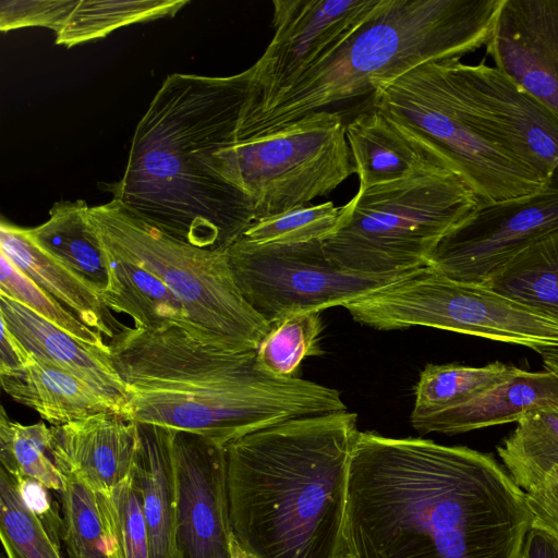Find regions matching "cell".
I'll use <instances>...</instances> for the list:
<instances>
[{
    "mask_svg": "<svg viewBox=\"0 0 558 558\" xmlns=\"http://www.w3.org/2000/svg\"><path fill=\"white\" fill-rule=\"evenodd\" d=\"M532 525L525 492L492 454L360 432L348 558H522Z\"/></svg>",
    "mask_w": 558,
    "mask_h": 558,
    "instance_id": "obj_1",
    "label": "cell"
},
{
    "mask_svg": "<svg viewBox=\"0 0 558 558\" xmlns=\"http://www.w3.org/2000/svg\"><path fill=\"white\" fill-rule=\"evenodd\" d=\"M252 71L168 75L140 120L121 180L105 184L133 215L198 248L227 252L255 222L227 183L220 150L235 142Z\"/></svg>",
    "mask_w": 558,
    "mask_h": 558,
    "instance_id": "obj_2",
    "label": "cell"
},
{
    "mask_svg": "<svg viewBox=\"0 0 558 558\" xmlns=\"http://www.w3.org/2000/svg\"><path fill=\"white\" fill-rule=\"evenodd\" d=\"M125 385L122 416L226 447L290 420L345 411L337 389L269 372L256 350H231L171 327H124L108 343Z\"/></svg>",
    "mask_w": 558,
    "mask_h": 558,
    "instance_id": "obj_3",
    "label": "cell"
},
{
    "mask_svg": "<svg viewBox=\"0 0 558 558\" xmlns=\"http://www.w3.org/2000/svg\"><path fill=\"white\" fill-rule=\"evenodd\" d=\"M349 411L290 420L226 446L231 531L253 558H348Z\"/></svg>",
    "mask_w": 558,
    "mask_h": 558,
    "instance_id": "obj_4",
    "label": "cell"
},
{
    "mask_svg": "<svg viewBox=\"0 0 558 558\" xmlns=\"http://www.w3.org/2000/svg\"><path fill=\"white\" fill-rule=\"evenodd\" d=\"M501 0H383L341 46L263 105L245 107L235 140L259 137L432 61L485 46Z\"/></svg>",
    "mask_w": 558,
    "mask_h": 558,
    "instance_id": "obj_5",
    "label": "cell"
},
{
    "mask_svg": "<svg viewBox=\"0 0 558 558\" xmlns=\"http://www.w3.org/2000/svg\"><path fill=\"white\" fill-rule=\"evenodd\" d=\"M459 60L427 62L374 84L372 108L462 179L480 204L549 187L547 178L476 104L460 75Z\"/></svg>",
    "mask_w": 558,
    "mask_h": 558,
    "instance_id": "obj_6",
    "label": "cell"
},
{
    "mask_svg": "<svg viewBox=\"0 0 558 558\" xmlns=\"http://www.w3.org/2000/svg\"><path fill=\"white\" fill-rule=\"evenodd\" d=\"M478 204L457 174L430 168L357 191L322 242L343 269L397 277L426 265L438 242Z\"/></svg>",
    "mask_w": 558,
    "mask_h": 558,
    "instance_id": "obj_7",
    "label": "cell"
},
{
    "mask_svg": "<svg viewBox=\"0 0 558 558\" xmlns=\"http://www.w3.org/2000/svg\"><path fill=\"white\" fill-rule=\"evenodd\" d=\"M101 248L159 278L183 306L197 338L231 350H256L270 328L244 300L227 252L178 241L111 199L87 213Z\"/></svg>",
    "mask_w": 558,
    "mask_h": 558,
    "instance_id": "obj_8",
    "label": "cell"
},
{
    "mask_svg": "<svg viewBox=\"0 0 558 558\" xmlns=\"http://www.w3.org/2000/svg\"><path fill=\"white\" fill-rule=\"evenodd\" d=\"M343 307L356 322L380 330L424 326L519 344L539 354L558 348L557 320L427 264Z\"/></svg>",
    "mask_w": 558,
    "mask_h": 558,
    "instance_id": "obj_9",
    "label": "cell"
},
{
    "mask_svg": "<svg viewBox=\"0 0 558 558\" xmlns=\"http://www.w3.org/2000/svg\"><path fill=\"white\" fill-rule=\"evenodd\" d=\"M220 155L225 180L247 201L255 221L306 206L356 173L342 116L326 109L228 144Z\"/></svg>",
    "mask_w": 558,
    "mask_h": 558,
    "instance_id": "obj_10",
    "label": "cell"
},
{
    "mask_svg": "<svg viewBox=\"0 0 558 558\" xmlns=\"http://www.w3.org/2000/svg\"><path fill=\"white\" fill-rule=\"evenodd\" d=\"M227 253L242 296L269 324L296 312L344 306L399 277L343 269L320 240L254 243L241 238Z\"/></svg>",
    "mask_w": 558,
    "mask_h": 558,
    "instance_id": "obj_11",
    "label": "cell"
},
{
    "mask_svg": "<svg viewBox=\"0 0 558 558\" xmlns=\"http://www.w3.org/2000/svg\"><path fill=\"white\" fill-rule=\"evenodd\" d=\"M558 232V190L478 204L436 245L427 260L451 279L487 287L519 253Z\"/></svg>",
    "mask_w": 558,
    "mask_h": 558,
    "instance_id": "obj_12",
    "label": "cell"
},
{
    "mask_svg": "<svg viewBox=\"0 0 558 558\" xmlns=\"http://www.w3.org/2000/svg\"><path fill=\"white\" fill-rule=\"evenodd\" d=\"M383 0H274L272 39L250 68L245 107L263 105L328 57Z\"/></svg>",
    "mask_w": 558,
    "mask_h": 558,
    "instance_id": "obj_13",
    "label": "cell"
},
{
    "mask_svg": "<svg viewBox=\"0 0 558 558\" xmlns=\"http://www.w3.org/2000/svg\"><path fill=\"white\" fill-rule=\"evenodd\" d=\"M173 460L179 558H231L226 447L174 430Z\"/></svg>",
    "mask_w": 558,
    "mask_h": 558,
    "instance_id": "obj_14",
    "label": "cell"
},
{
    "mask_svg": "<svg viewBox=\"0 0 558 558\" xmlns=\"http://www.w3.org/2000/svg\"><path fill=\"white\" fill-rule=\"evenodd\" d=\"M485 47L498 71L558 114V0H501Z\"/></svg>",
    "mask_w": 558,
    "mask_h": 558,
    "instance_id": "obj_15",
    "label": "cell"
},
{
    "mask_svg": "<svg viewBox=\"0 0 558 558\" xmlns=\"http://www.w3.org/2000/svg\"><path fill=\"white\" fill-rule=\"evenodd\" d=\"M460 75L483 112L518 151L558 190V114L495 66L458 61Z\"/></svg>",
    "mask_w": 558,
    "mask_h": 558,
    "instance_id": "obj_16",
    "label": "cell"
},
{
    "mask_svg": "<svg viewBox=\"0 0 558 558\" xmlns=\"http://www.w3.org/2000/svg\"><path fill=\"white\" fill-rule=\"evenodd\" d=\"M189 0H32L1 1V31L41 26L56 33V44L72 47L106 37L133 23L175 15Z\"/></svg>",
    "mask_w": 558,
    "mask_h": 558,
    "instance_id": "obj_17",
    "label": "cell"
},
{
    "mask_svg": "<svg viewBox=\"0 0 558 558\" xmlns=\"http://www.w3.org/2000/svg\"><path fill=\"white\" fill-rule=\"evenodd\" d=\"M51 452L64 476L71 474L101 494H110L132 472L137 423L106 411L51 426Z\"/></svg>",
    "mask_w": 558,
    "mask_h": 558,
    "instance_id": "obj_18",
    "label": "cell"
},
{
    "mask_svg": "<svg viewBox=\"0 0 558 558\" xmlns=\"http://www.w3.org/2000/svg\"><path fill=\"white\" fill-rule=\"evenodd\" d=\"M0 320L28 352L87 383L114 402L122 416L128 391L109 357V352L76 339L2 294Z\"/></svg>",
    "mask_w": 558,
    "mask_h": 558,
    "instance_id": "obj_19",
    "label": "cell"
},
{
    "mask_svg": "<svg viewBox=\"0 0 558 558\" xmlns=\"http://www.w3.org/2000/svg\"><path fill=\"white\" fill-rule=\"evenodd\" d=\"M558 405V375L551 371L529 372L508 378L465 402L411 414L420 433L460 434L520 421L526 413Z\"/></svg>",
    "mask_w": 558,
    "mask_h": 558,
    "instance_id": "obj_20",
    "label": "cell"
},
{
    "mask_svg": "<svg viewBox=\"0 0 558 558\" xmlns=\"http://www.w3.org/2000/svg\"><path fill=\"white\" fill-rule=\"evenodd\" d=\"M0 253L100 335L112 339L125 327L112 317L96 287L39 247L27 235L25 228L2 221Z\"/></svg>",
    "mask_w": 558,
    "mask_h": 558,
    "instance_id": "obj_21",
    "label": "cell"
},
{
    "mask_svg": "<svg viewBox=\"0 0 558 558\" xmlns=\"http://www.w3.org/2000/svg\"><path fill=\"white\" fill-rule=\"evenodd\" d=\"M359 191L409 178L442 163L396 122L372 108L345 124Z\"/></svg>",
    "mask_w": 558,
    "mask_h": 558,
    "instance_id": "obj_22",
    "label": "cell"
},
{
    "mask_svg": "<svg viewBox=\"0 0 558 558\" xmlns=\"http://www.w3.org/2000/svg\"><path fill=\"white\" fill-rule=\"evenodd\" d=\"M138 441L131 475L142 496L150 558H179L173 429L137 423Z\"/></svg>",
    "mask_w": 558,
    "mask_h": 558,
    "instance_id": "obj_23",
    "label": "cell"
},
{
    "mask_svg": "<svg viewBox=\"0 0 558 558\" xmlns=\"http://www.w3.org/2000/svg\"><path fill=\"white\" fill-rule=\"evenodd\" d=\"M0 383L15 402L36 411L51 426L106 411L121 415L114 402L87 383L32 353L23 367L0 374Z\"/></svg>",
    "mask_w": 558,
    "mask_h": 558,
    "instance_id": "obj_24",
    "label": "cell"
},
{
    "mask_svg": "<svg viewBox=\"0 0 558 558\" xmlns=\"http://www.w3.org/2000/svg\"><path fill=\"white\" fill-rule=\"evenodd\" d=\"M101 251L108 270L101 295L108 308L131 316L136 328L161 331L179 327L196 337L180 301L159 278L134 263Z\"/></svg>",
    "mask_w": 558,
    "mask_h": 558,
    "instance_id": "obj_25",
    "label": "cell"
},
{
    "mask_svg": "<svg viewBox=\"0 0 558 558\" xmlns=\"http://www.w3.org/2000/svg\"><path fill=\"white\" fill-rule=\"evenodd\" d=\"M89 206L82 199L56 203L44 223L25 228L45 252L85 278L102 294L108 270L104 253L88 223Z\"/></svg>",
    "mask_w": 558,
    "mask_h": 558,
    "instance_id": "obj_26",
    "label": "cell"
},
{
    "mask_svg": "<svg viewBox=\"0 0 558 558\" xmlns=\"http://www.w3.org/2000/svg\"><path fill=\"white\" fill-rule=\"evenodd\" d=\"M487 287L558 322V232L519 253Z\"/></svg>",
    "mask_w": 558,
    "mask_h": 558,
    "instance_id": "obj_27",
    "label": "cell"
},
{
    "mask_svg": "<svg viewBox=\"0 0 558 558\" xmlns=\"http://www.w3.org/2000/svg\"><path fill=\"white\" fill-rule=\"evenodd\" d=\"M497 452L515 484L527 492L558 465V405L526 413Z\"/></svg>",
    "mask_w": 558,
    "mask_h": 558,
    "instance_id": "obj_28",
    "label": "cell"
},
{
    "mask_svg": "<svg viewBox=\"0 0 558 558\" xmlns=\"http://www.w3.org/2000/svg\"><path fill=\"white\" fill-rule=\"evenodd\" d=\"M59 493L63 537L70 558H121L108 513L98 493L71 474Z\"/></svg>",
    "mask_w": 558,
    "mask_h": 558,
    "instance_id": "obj_29",
    "label": "cell"
},
{
    "mask_svg": "<svg viewBox=\"0 0 558 558\" xmlns=\"http://www.w3.org/2000/svg\"><path fill=\"white\" fill-rule=\"evenodd\" d=\"M524 369L494 362L481 367L450 364H427L415 387L412 413L442 410L468 401Z\"/></svg>",
    "mask_w": 558,
    "mask_h": 558,
    "instance_id": "obj_30",
    "label": "cell"
},
{
    "mask_svg": "<svg viewBox=\"0 0 558 558\" xmlns=\"http://www.w3.org/2000/svg\"><path fill=\"white\" fill-rule=\"evenodd\" d=\"M52 433L44 422L24 425L0 410V461L12 477H29L47 488L61 493L65 477L51 452Z\"/></svg>",
    "mask_w": 558,
    "mask_h": 558,
    "instance_id": "obj_31",
    "label": "cell"
},
{
    "mask_svg": "<svg viewBox=\"0 0 558 558\" xmlns=\"http://www.w3.org/2000/svg\"><path fill=\"white\" fill-rule=\"evenodd\" d=\"M323 324L319 312H296L270 324L256 349L260 363L272 374L296 377L306 356L323 353L319 336Z\"/></svg>",
    "mask_w": 558,
    "mask_h": 558,
    "instance_id": "obj_32",
    "label": "cell"
},
{
    "mask_svg": "<svg viewBox=\"0 0 558 558\" xmlns=\"http://www.w3.org/2000/svg\"><path fill=\"white\" fill-rule=\"evenodd\" d=\"M0 539L5 558H62L60 548L23 500L15 480L2 468Z\"/></svg>",
    "mask_w": 558,
    "mask_h": 558,
    "instance_id": "obj_33",
    "label": "cell"
},
{
    "mask_svg": "<svg viewBox=\"0 0 558 558\" xmlns=\"http://www.w3.org/2000/svg\"><path fill=\"white\" fill-rule=\"evenodd\" d=\"M0 260V294L21 303L76 339L109 352L102 335L83 324L1 253Z\"/></svg>",
    "mask_w": 558,
    "mask_h": 558,
    "instance_id": "obj_34",
    "label": "cell"
},
{
    "mask_svg": "<svg viewBox=\"0 0 558 558\" xmlns=\"http://www.w3.org/2000/svg\"><path fill=\"white\" fill-rule=\"evenodd\" d=\"M340 214L332 202L306 205L255 221L242 238L254 243L323 241L336 230Z\"/></svg>",
    "mask_w": 558,
    "mask_h": 558,
    "instance_id": "obj_35",
    "label": "cell"
},
{
    "mask_svg": "<svg viewBox=\"0 0 558 558\" xmlns=\"http://www.w3.org/2000/svg\"><path fill=\"white\" fill-rule=\"evenodd\" d=\"M108 513L121 558H150L142 496L132 475L106 495L98 493Z\"/></svg>",
    "mask_w": 558,
    "mask_h": 558,
    "instance_id": "obj_36",
    "label": "cell"
},
{
    "mask_svg": "<svg viewBox=\"0 0 558 558\" xmlns=\"http://www.w3.org/2000/svg\"><path fill=\"white\" fill-rule=\"evenodd\" d=\"M14 480L23 500L38 518L54 544L60 548V541L63 537L62 508L50 494L52 490L29 477Z\"/></svg>",
    "mask_w": 558,
    "mask_h": 558,
    "instance_id": "obj_37",
    "label": "cell"
},
{
    "mask_svg": "<svg viewBox=\"0 0 558 558\" xmlns=\"http://www.w3.org/2000/svg\"><path fill=\"white\" fill-rule=\"evenodd\" d=\"M525 494L533 514L532 529L542 530L558 541V465Z\"/></svg>",
    "mask_w": 558,
    "mask_h": 558,
    "instance_id": "obj_38",
    "label": "cell"
},
{
    "mask_svg": "<svg viewBox=\"0 0 558 558\" xmlns=\"http://www.w3.org/2000/svg\"><path fill=\"white\" fill-rule=\"evenodd\" d=\"M31 353L19 339L1 322L0 374L10 373L23 367Z\"/></svg>",
    "mask_w": 558,
    "mask_h": 558,
    "instance_id": "obj_39",
    "label": "cell"
},
{
    "mask_svg": "<svg viewBox=\"0 0 558 558\" xmlns=\"http://www.w3.org/2000/svg\"><path fill=\"white\" fill-rule=\"evenodd\" d=\"M522 558H558V541L542 530L532 529L526 536Z\"/></svg>",
    "mask_w": 558,
    "mask_h": 558,
    "instance_id": "obj_40",
    "label": "cell"
},
{
    "mask_svg": "<svg viewBox=\"0 0 558 558\" xmlns=\"http://www.w3.org/2000/svg\"><path fill=\"white\" fill-rule=\"evenodd\" d=\"M231 558H253L245 550H243L238 542L232 537L230 547Z\"/></svg>",
    "mask_w": 558,
    "mask_h": 558,
    "instance_id": "obj_41",
    "label": "cell"
},
{
    "mask_svg": "<svg viewBox=\"0 0 558 558\" xmlns=\"http://www.w3.org/2000/svg\"><path fill=\"white\" fill-rule=\"evenodd\" d=\"M1 558H5L4 555Z\"/></svg>",
    "mask_w": 558,
    "mask_h": 558,
    "instance_id": "obj_42",
    "label": "cell"
},
{
    "mask_svg": "<svg viewBox=\"0 0 558 558\" xmlns=\"http://www.w3.org/2000/svg\"><path fill=\"white\" fill-rule=\"evenodd\" d=\"M557 373H558V368H557Z\"/></svg>",
    "mask_w": 558,
    "mask_h": 558,
    "instance_id": "obj_43",
    "label": "cell"
}]
</instances>
